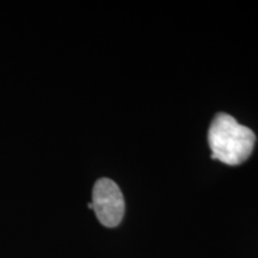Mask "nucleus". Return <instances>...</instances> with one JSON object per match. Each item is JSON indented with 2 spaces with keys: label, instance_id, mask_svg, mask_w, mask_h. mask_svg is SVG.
<instances>
[{
  "label": "nucleus",
  "instance_id": "1",
  "mask_svg": "<svg viewBox=\"0 0 258 258\" xmlns=\"http://www.w3.org/2000/svg\"><path fill=\"white\" fill-rule=\"evenodd\" d=\"M256 135L249 127L238 123L233 116L219 112L208 131L212 159L230 166L243 164L253 151Z\"/></svg>",
  "mask_w": 258,
  "mask_h": 258
},
{
  "label": "nucleus",
  "instance_id": "2",
  "mask_svg": "<svg viewBox=\"0 0 258 258\" xmlns=\"http://www.w3.org/2000/svg\"><path fill=\"white\" fill-rule=\"evenodd\" d=\"M91 209L105 227L111 228L120 225L125 209L123 194L120 186L109 178L97 180L92 190Z\"/></svg>",
  "mask_w": 258,
  "mask_h": 258
}]
</instances>
